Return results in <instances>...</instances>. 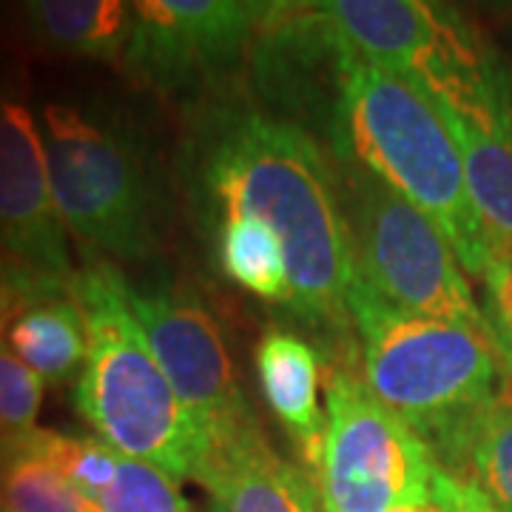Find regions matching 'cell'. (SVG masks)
<instances>
[{"label":"cell","mask_w":512,"mask_h":512,"mask_svg":"<svg viewBox=\"0 0 512 512\" xmlns=\"http://www.w3.org/2000/svg\"><path fill=\"white\" fill-rule=\"evenodd\" d=\"M0 512H3V510H0Z\"/></svg>","instance_id":"29"},{"label":"cell","mask_w":512,"mask_h":512,"mask_svg":"<svg viewBox=\"0 0 512 512\" xmlns=\"http://www.w3.org/2000/svg\"><path fill=\"white\" fill-rule=\"evenodd\" d=\"M180 174L200 234L228 217L268 222L288 256L285 313L325 342L345 339L356 259L333 154L305 128L231 94L197 106Z\"/></svg>","instance_id":"1"},{"label":"cell","mask_w":512,"mask_h":512,"mask_svg":"<svg viewBox=\"0 0 512 512\" xmlns=\"http://www.w3.org/2000/svg\"><path fill=\"white\" fill-rule=\"evenodd\" d=\"M336 168L356 274L399 311L490 328L439 225L373 174L345 163Z\"/></svg>","instance_id":"6"},{"label":"cell","mask_w":512,"mask_h":512,"mask_svg":"<svg viewBox=\"0 0 512 512\" xmlns=\"http://www.w3.org/2000/svg\"><path fill=\"white\" fill-rule=\"evenodd\" d=\"M131 308L157 365L200 439V461L259 427L239 390L220 322L194 288L171 279L131 285ZM197 461V467H200Z\"/></svg>","instance_id":"9"},{"label":"cell","mask_w":512,"mask_h":512,"mask_svg":"<svg viewBox=\"0 0 512 512\" xmlns=\"http://www.w3.org/2000/svg\"><path fill=\"white\" fill-rule=\"evenodd\" d=\"M348 311L367 390L444 464L512 384L490 328L399 311L359 274Z\"/></svg>","instance_id":"3"},{"label":"cell","mask_w":512,"mask_h":512,"mask_svg":"<svg viewBox=\"0 0 512 512\" xmlns=\"http://www.w3.org/2000/svg\"><path fill=\"white\" fill-rule=\"evenodd\" d=\"M40 140L63 225L100 254L143 262L163 242V188L137 123L109 109L43 103Z\"/></svg>","instance_id":"5"},{"label":"cell","mask_w":512,"mask_h":512,"mask_svg":"<svg viewBox=\"0 0 512 512\" xmlns=\"http://www.w3.org/2000/svg\"><path fill=\"white\" fill-rule=\"evenodd\" d=\"M97 512H191V504L174 478L146 461L123 456L111 487L97 501Z\"/></svg>","instance_id":"22"},{"label":"cell","mask_w":512,"mask_h":512,"mask_svg":"<svg viewBox=\"0 0 512 512\" xmlns=\"http://www.w3.org/2000/svg\"><path fill=\"white\" fill-rule=\"evenodd\" d=\"M194 481L211 495L208 512H322L316 481L279 456L262 427L202 458Z\"/></svg>","instance_id":"14"},{"label":"cell","mask_w":512,"mask_h":512,"mask_svg":"<svg viewBox=\"0 0 512 512\" xmlns=\"http://www.w3.org/2000/svg\"><path fill=\"white\" fill-rule=\"evenodd\" d=\"M0 251L37 274H77L52 197L40 126L9 92H0Z\"/></svg>","instance_id":"12"},{"label":"cell","mask_w":512,"mask_h":512,"mask_svg":"<svg viewBox=\"0 0 512 512\" xmlns=\"http://www.w3.org/2000/svg\"><path fill=\"white\" fill-rule=\"evenodd\" d=\"M0 510L97 512L43 450V430L0 433Z\"/></svg>","instance_id":"19"},{"label":"cell","mask_w":512,"mask_h":512,"mask_svg":"<svg viewBox=\"0 0 512 512\" xmlns=\"http://www.w3.org/2000/svg\"><path fill=\"white\" fill-rule=\"evenodd\" d=\"M322 6L356 55L407 74L433 100L456 97L495 55L447 6L424 0H333Z\"/></svg>","instance_id":"11"},{"label":"cell","mask_w":512,"mask_h":512,"mask_svg":"<svg viewBox=\"0 0 512 512\" xmlns=\"http://www.w3.org/2000/svg\"><path fill=\"white\" fill-rule=\"evenodd\" d=\"M441 467L473 481L501 512H512V384L478 416Z\"/></svg>","instance_id":"20"},{"label":"cell","mask_w":512,"mask_h":512,"mask_svg":"<svg viewBox=\"0 0 512 512\" xmlns=\"http://www.w3.org/2000/svg\"><path fill=\"white\" fill-rule=\"evenodd\" d=\"M359 60L322 3H274L248 60L251 100L328 140Z\"/></svg>","instance_id":"10"},{"label":"cell","mask_w":512,"mask_h":512,"mask_svg":"<svg viewBox=\"0 0 512 512\" xmlns=\"http://www.w3.org/2000/svg\"><path fill=\"white\" fill-rule=\"evenodd\" d=\"M436 458L350 367L328 384L325 453L316 476L325 512H393L430 493Z\"/></svg>","instance_id":"8"},{"label":"cell","mask_w":512,"mask_h":512,"mask_svg":"<svg viewBox=\"0 0 512 512\" xmlns=\"http://www.w3.org/2000/svg\"><path fill=\"white\" fill-rule=\"evenodd\" d=\"M481 279H484V316L512 376V245L498 242Z\"/></svg>","instance_id":"24"},{"label":"cell","mask_w":512,"mask_h":512,"mask_svg":"<svg viewBox=\"0 0 512 512\" xmlns=\"http://www.w3.org/2000/svg\"><path fill=\"white\" fill-rule=\"evenodd\" d=\"M319 353L299 333L271 328L256 345V379L282 430L302 450L313 481L322 467L328 416L319 410Z\"/></svg>","instance_id":"15"},{"label":"cell","mask_w":512,"mask_h":512,"mask_svg":"<svg viewBox=\"0 0 512 512\" xmlns=\"http://www.w3.org/2000/svg\"><path fill=\"white\" fill-rule=\"evenodd\" d=\"M436 106L456 137L478 217L512 245V66L495 55L476 83Z\"/></svg>","instance_id":"13"},{"label":"cell","mask_w":512,"mask_h":512,"mask_svg":"<svg viewBox=\"0 0 512 512\" xmlns=\"http://www.w3.org/2000/svg\"><path fill=\"white\" fill-rule=\"evenodd\" d=\"M40 402V376L26 362H20L6 339H0V433L35 430Z\"/></svg>","instance_id":"23"},{"label":"cell","mask_w":512,"mask_h":512,"mask_svg":"<svg viewBox=\"0 0 512 512\" xmlns=\"http://www.w3.org/2000/svg\"><path fill=\"white\" fill-rule=\"evenodd\" d=\"M433 484H436V493L441 495L447 512H501L473 481L447 473L441 464L433 473Z\"/></svg>","instance_id":"26"},{"label":"cell","mask_w":512,"mask_h":512,"mask_svg":"<svg viewBox=\"0 0 512 512\" xmlns=\"http://www.w3.org/2000/svg\"><path fill=\"white\" fill-rule=\"evenodd\" d=\"M37 276H40L37 271L20 265L18 259L0 251V339H3V330H9V325H12L15 313L20 311L26 293L32 291Z\"/></svg>","instance_id":"25"},{"label":"cell","mask_w":512,"mask_h":512,"mask_svg":"<svg viewBox=\"0 0 512 512\" xmlns=\"http://www.w3.org/2000/svg\"><path fill=\"white\" fill-rule=\"evenodd\" d=\"M439 467V464H436ZM436 473V470H433ZM393 512H447L444 510V501H441V495L436 493V484H430V493L421 495L416 501H410V504H404L399 510Z\"/></svg>","instance_id":"27"},{"label":"cell","mask_w":512,"mask_h":512,"mask_svg":"<svg viewBox=\"0 0 512 512\" xmlns=\"http://www.w3.org/2000/svg\"><path fill=\"white\" fill-rule=\"evenodd\" d=\"M43 450L63 473V478L92 507H97L100 495L111 487L120 458H123V453H117L106 441L92 439V436L55 433V430H43Z\"/></svg>","instance_id":"21"},{"label":"cell","mask_w":512,"mask_h":512,"mask_svg":"<svg viewBox=\"0 0 512 512\" xmlns=\"http://www.w3.org/2000/svg\"><path fill=\"white\" fill-rule=\"evenodd\" d=\"M322 512H325V510H322Z\"/></svg>","instance_id":"28"},{"label":"cell","mask_w":512,"mask_h":512,"mask_svg":"<svg viewBox=\"0 0 512 512\" xmlns=\"http://www.w3.org/2000/svg\"><path fill=\"white\" fill-rule=\"evenodd\" d=\"M328 146L336 163L362 168L424 211L453 245L461 268L484 276L498 239L478 217L456 137L421 83L359 60Z\"/></svg>","instance_id":"2"},{"label":"cell","mask_w":512,"mask_h":512,"mask_svg":"<svg viewBox=\"0 0 512 512\" xmlns=\"http://www.w3.org/2000/svg\"><path fill=\"white\" fill-rule=\"evenodd\" d=\"M20 35L43 55L120 63L131 3L120 0H32L18 9Z\"/></svg>","instance_id":"17"},{"label":"cell","mask_w":512,"mask_h":512,"mask_svg":"<svg viewBox=\"0 0 512 512\" xmlns=\"http://www.w3.org/2000/svg\"><path fill=\"white\" fill-rule=\"evenodd\" d=\"M72 282L74 276H37L6 330V342L15 356L35 370L40 382L52 387L80 379L89 356L86 322L74 299Z\"/></svg>","instance_id":"16"},{"label":"cell","mask_w":512,"mask_h":512,"mask_svg":"<svg viewBox=\"0 0 512 512\" xmlns=\"http://www.w3.org/2000/svg\"><path fill=\"white\" fill-rule=\"evenodd\" d=\"M72 288L89 336L86 367L74 387L80 419L117 453L174 481L194 478L200 439L134 316L131 282L109 259H86Z\"/></svg>","instance_id":"4"},{"label":"cell","mask_w":512,"mask_h":512,"mask_svg":"<svg viewBox=\"0 0 512 512\" xmlns=\"http://www.w3.org/2000/svg\"><path fill=\"white\" fill-rule=\"evenodd\" d=\"M274 3L254 0H140L131 3V26L120 69L148 92L214 103L231 89Z\"/></svg>","instance_id":"7"},{"label":"cell","mask_w":512,"mask_h":512,"mask_svg":"<svg viewBox=\"0 0 512 512\" xmlns=\"http://www.w3.org/2000/svg\"><path fill=\"white\" fill-rule=\"evenodd\" d=\"M202 239L220 274L242 291L268 305H288V256L285 245L268 222L254 217H228Z\"/></svg>","instance_id":"18"}]
</instances>
